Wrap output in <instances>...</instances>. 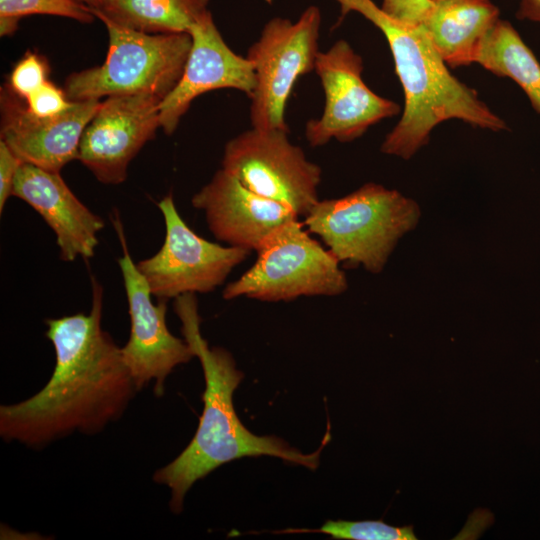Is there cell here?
<instances>
[{"mask_svg":"<svg viewBox=\"0 0 540 540\" xmlns=\"http://www.w3.org/2000/svg\"><path fill=\"white\" fill-rule=\"evenodd\" d=\"M92 306L47 319L56 356L49 381L32 397L0 407V435L32 448L73 432L94 434L124 413L138 392L121 348L103 330V288L91 276Z\"/></svg>","mask_w":540,"mask_h":540,"instance_id":"6da1fadb","label":"cell"},{"mask_svg":"<svg viewBox=\"0 0 540 540\" xmlns=\"http://www.w3.org/2000/svg\"><path fill=\"white\" fill-rule=\"evenodd\" d=\"M174 310L181 321L184 339L201 363L205 390L202 395L203 411L191 442L153 476L156 483L170 489L172 512L182 511L184 497L196 481L235 459L273 456L316 469L320 452L329 440V433L317 451L304 454L282 439L257 436L249 431L239 420L233 405V393L244 374L236 368L229 351L221 347H210L202 337L195 294L175 298Z\"/></svg>","mask_w":540,"mask_h":540,"instance_id":"7a4b0ae2","label":"cell"},{"mask_svg":"<svg viewBox=\"0 0 540 540\" xmlns=\"http://www.w3.org/2000/svg\"><path fill=\"white\" fill-rule=\"evenodd\" d=\"M334 1L340 6V20L356 12L383 33L403 88L402 114L384 138L382 153L408 160L429 142L437 125L450 119L494 132L507 129L476 90L450 72L422 25L389 16L373 0Z\"/></svg>","mask_w":540,"mask_h":540,"instance_id":"3957f363","label":"cell"},{"mask_svg":"<svg viewBox=\"0 0 540 540\" xmlns=\"http://www.w3.org/2000/svg\"><path fill=\"white\" fill-rule=\"evenodd\" d=\"M421 211L395 189L368 182L353 192L320 200L304 216L306 229L349 267L383 271L398 241L413 230Z\"/></svg>","mask_w":540,"mask_h":540,"instance_id":"277c9868","label":"cell"},{"mask_svg":"<svg viewBox=\"0 0 540 540\" xmlns=\"http://www.w3.org/2000/svg\"><path fill=\"white\" fill-rule=\"evenodd\" d=\"M108 32L104 63L69 75L64 91L71 101H100L122 95L151 94L163 100L179 82L190 49L189 33L150 34L97 15Z\"/></svg>","mask_w":540,"mask_h":540,"instance_id":"5b68a950","label":"cell"},{"mask_svg":"<svg viewBox=\"0 0 540 540\" xmlns=\"http://www.w3.org/2000/svg\"><path fill=\"white\" fill-rule=\"evenodd\" d=\"M256 253L255 263L225 286L224 299L279 302L301 296H338L348 289L339 260L310 235L299 219L274 229Z\"/></svg>","mask_w":540,"mask_h":540,"instance_id":"8992f818","label":"cell"},{"mask_svg":"<svg viewBox=\"0 0 540 540\" xmlns=\"http://www.w3.org/2000/svg\"><path fill=\"white\" fill-rule=\"evenodd\" d=\"M321 13L307 7L296 21L274 17L248 49L256 85L249 97L253 128L289 131L285 115L296 81L315 69L319 53Z\"/></svg>","mask_w":540,"mask_h":540,"instance_id":"52a82bcc","label":"cell"},{"mask_svg":"<svg viewBox=\"0 0 540 540\" xmlns=\"http://www.w3.org/2000/svg\"><path fill=\"white\" fill-rule=\"evenodd\" d=\"M288 133L252 127L226 143L221 164L251 191L304 217L319 201L322 170Z\"/></svg>","mask_w":540,"mask_h":540,"instance_id":"ba28073f","label":"cell"},{"mask_svg":"<svg viewBox=\"0 0 540 540\" xmlns=\"http://www.w3.org/2000/svg\"><path fill=\"white\" fill-rule=\"evenodd\" d=\"M157 206L165 222L164 243L157 253L136 265L158 300L212 292L252 253L196 234L179 214L172 194Z\"/></svg>","mask_w":540,"mask_h":540,"instance_id":"9c48e42d","label":"cell"},{"mask_svg":"<svg viewBox=\"0 0 540 540\" xmlns=\"http://www.w3.org/2000/svg\"><path fill=\"white\" fill-rule=\"evenodd\" d=\"M363 59L345 40L319 51L314 71L324 93L323 112L305 126V138L312 147L331 140L351 142L371 126L399 114L393 100L372 91L362 78Z\"/></svg>","mask_w":540,"mask_h":540,"instance_id":"30bf717a","label":"cell"},{"mask_svg":"<svg viewBox=\"0 0 540 540\" xmlns=\"http://www.w3.org/2000/svg\"><path fill=\"white\" fill-rule=\"evenodd\" d=\"M113 224L122 246L118 264L123 276L129 316L130 336L121 348L124 361L137 390L155 381L154 393L162 396L165 381L174 368L195 357L185 339L174 336L166 323L167 300L152 301L150 288L129 254L124 230L118 214Z\"/></svg>","mask_w":540,"mask_h":540,"instance_id":"8fae6325","label":"cell"},{"mask_svg":"<svg viewBox=\"0 0 540 540\" xmlns=\"http://www.w3.org/2000/svg\"><path fill=\"white\" fill-rule=\"evenodd\" d=\"M161 101L151 94L101 101L84 129L77 159L101 183L124 182L129 163L160 127Z\"/></svg>","mask_w":540,"mask_h":540,"instance_id":"7c38bea8","label":"cell"},{"mask_svg":"<svg viewBox=\"0 0 540 540\" xmlns=\"http://www.w3.org/2000/svg\"><path fill=\"white\" fill-rule=\"evenodd\" d=\"M189 34L192 45L182 76L160 104V127L168 135L174 133L198 96L234 89L250 97L256 85L252 62L227 45L210 11L191 27Z\"/></svg>","mask_w":540,"mask_h":540,"instance_id":"4fadbf2b","label":"cell"},{"mask_svg":"<svg viewBox=\"0 0 540 540\" xmlns=\"http://www.w3.org/2000/svg\"><path fill=\"white\" fill-rule=\"evenodd\" d=\"M101 101H74L60 115L39 117L5 84L0 90L1 140L22 160L60 172L78 157L82 134Z\"/></svg>","mask_w":540,"mask_h":540,"instance_id":"5bb4252c","label":"cell"},{"mask_svg":"<svg viewBox=\"0 0 540 540\" xmlns=\"http://www.w3.org/2000/svg\"><path fill=\"white\" fill-rule=\"evenodd\" d=\"M191 202L204 212L216 239L250 251H256L274 229L299 217L290 207L251 191L222 168Z\"/></svg>","mask_w":540,"mask_h":540,"instance_id":"9a60e30c","label":"cell"},{"mask_svg":"<svg viewBox=\"0 0 540 540\" xmlns=\"http://www.w3.org/2000/svg\"><path fill=\"white\" fill-rule=\"evenodd\" d=\"M12 196L30 205L54 231L62 261L94 256L97 234L105 221L75 196L60 172L23 163L14 180Z\"/></svg>","mask_w":540,"mask_h":540,"instance_id":"2e32d148","label":"cell"},{"mask_svg":"<svg viewBox=\"0 0 540 540\" xmlns=\"http://www.w3.org/2000/svg\"><path fill=\"white\" fill-rule=\"evenodd\" d=\"M421 24L432 45L450 68L475 63L483 40L500 19L491 0H430Z\"/></svg>","mask_w":540,"mask_h":540,"instance_id":"e0dca14e","label":"cell"},{"mask_svg":"<svg viewBox=\"0 0 540 540\" xmlns=\"http://www.w3.org/2000/svg\"><path fill=\"white\" fill-rule=\"evenodd\" d=\"M475 63L513 80L540 114V63L513 25L499 19L482 42Z\"/></svg>","mask_w":540,"mask_h":540,"instance_id":"ac0fdd59","label":"cell"},{"mask_svg":"<svg viewBox=\"0 0 540 540\" xmlns=\"http://www.w3.org/2000/svg\"><path fill=\"white\" fill-rule=\"evenodd\" d=\"M210 0H108L95 15L140 32L150 34L189 33L209 12Z\"/></svg>","mask_w":540,"mask_h":540,"instance_id":"d6986e66","label":"cell"},{"mask_svg":"<svg viewBox=\"0 0 540 540\" xmlns=\"http://www.w3.org/2000/svg\"><path fill=\"white\" fill-rule=\"evenodd\" d=\"M38 14L70 18L81 23L96 19L89 7L76 0H0V35L14 34L23 17Z\"/></svg>","mask_w":540,"mask_h":540,"instance_id":"ffe728a7","label":"cell"},{"mask_svg":"<svg viewBox=\"0 0 540 540\" xmlns=\"http://www.w3.org/2000/svg\"><path fill=\"white\" fill-rule=\"evenodd\" d=\"M286 532H318L335 539L348 540H416L413 526L396 527L383 521L329 520L316 530H287Z\"/></svg>","mask_w":540,"mask_h":540,"instance_id":"44dd1931","label":"cell"},{"mask_svg":"<svg viewBox=\"0 0 540 540\" xmlns=\"http://www.w3.org/2000/svg\"><path fill=\"white\" fill-rule=\"evenodd\" d=\"M49 65L36 52L28 51L13 67L5 85L19 98L25 100L48 81Z\"/></svg>","mask_w":540,"mask_h":540,"instance_id":"7402d4cb","label":"cell"},{"mask_svg":"<svg viewBox=\"0 0 540 540\" xmlns=\"http://www.w3.org/2000/svg\"><path fill=\"white\" fill-rule=\"evenodd\" d=\"M23 100V99H22ZM28 110L39 117H52L67 111L74 103L64 90L47 81L24 100Z\"/></svg>","mask_w":540,"mask_h":540,"instance_id":"603a6c76","label":"cell"},{"mask_svg":"<svg viewBox=\"0 0 540 540\" xmlns=\"http://www.w3.org/2000/svg\"><path fill=\"white\" fill-rule=\"evenodd\" d=\"M431 6L430 0H382L380 7L386 14L397 20L421 25Z\"/></svg>","mask_w":540,"mask_h":540,"instance_id":"cb8c5ba5","label":"cell"},{"mask_svg":"<svg viewBox=\"0 0 540 540\" xmlns=\"http://www.w3.org/2000/svg\"><path fill=\"white\" fill-rule=\"evenodd\" d=\"M23 164L22 160L8 147L4 141H0V213L3 212L5 204L10 196L14 180L19 168Z\"/></svg>","mask_w":540,"mask_h":540,"instance_id":"d4e9b609","label":"cell"},{"mask_svg":"<svg viewBox=\"0 0 540 540\" xmlns=\"http://www.w3.org/2000/svg\"><path fill=\"white\" fill-rule=\"evenodd\" d=\"M516 17L540 23V0H519Z\"/></svg>","mask_w":540,"mask_h":540,"instance_id":"484cf974","label":"cell"},{"mask_svg":"<svg viewBox=\"0 0 540 540\" xmlns=\"http://www.w3.org/2000/svg\"><path fill=\"white\" fill-rule=\"evenodd\" d=\"M79 3H82L89 7L90 9H99L103 6L108 0H76Z\"/></svg>","mask_w":540,"mask_h":540,"instance_id":"4316f807","label":"cell"}]
</instances>
